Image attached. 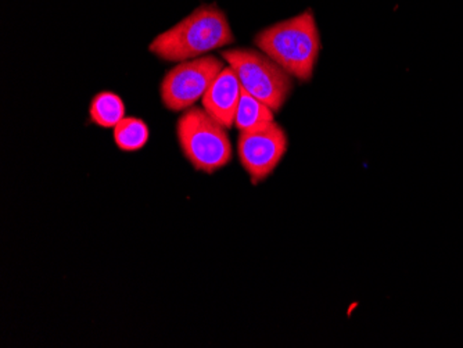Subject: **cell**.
I'll use <instances>...</instances> for the list:
<instances>
[{
	"label": "cell",
	"instance_id": "6da1fadb",
	"mask_svg": "<svg viewBox=\"0 0 463 348\" xmlns=\"http://www.w3.org/2000/svg\"><path fill=\"white\" fill-rule=\"evenodd\" d=\"M235 42V35L223 10L203 5L191 14L153 39L149 51L171 63L207 56L210 52Z\"/></svg>",
	"mask_w": 463,
	"mask_h": 348
},
{
	"label": "cell",
	"instance_id": "7a4b0ae2",
	"mask_svg": "<svg viewBox=\"0 0 463 348\" xmlns=\"http://www.w3.org/2000/svg\"><path fill=\"white\" fill-rule=\"evenodd\" d=\"M254 43L291 78L308 82L314 77L322 42L312 10L264 28L257 33Z\"/></svg>",
	"mask_w": 463,
	"mask_h": 348
},
{
	"label": "cell",
	"instance_id": "3957f363",
	"mask_svg": "<svg viewBox=\"0 0 463 348\" xmlns=\"http://www.w3.org/2000/svg\"><path fill=\"white\" fill-rule=\"evenodd\" d=\"M176 137L186 160L202 173L222 170L233 155L225 127L204 108H191L182 113L176 122Z\"/></svg>",
	"mask_w": 463,
	"mask_h": 348
},
{
	"label": "cell",
	"instance_id": "277c9868",
	"mask_svg": "<svg viewBox=\"0 0 463 348\" xmlns=\"http://www.w3.org/2000/svg\"><path fill=\"white\" fill-rule=\"evenodd\" d=\"M235 70L241 88L279 113L293 92L290 75L262 52L252 49H228L221 53Z\"/></svg>",
	"mask_w": 463,
	"mask_h": 348
},
{
	"label": "cell",
	"instance_id": "5b68a950",
	"mask_svg": "<svg viewBox=\"0 0 463 348\" xmlns=\"http://www.w3.org/2000/svg\"><path fill=\"white\" fill-rule=\"evenodd\" d=\"M225 67L222 60L213 54L182 61L166 72L161 80L160 95L164 108L174 113L194 108L196 101L204 98L208 88Z\"/></svg>",
	"mask_w": 463,
	"mask_h": 348
},
{
	"label": "cell",
	"instance_id": "8992f818",
	"mask_svg": "<svg viewBox=\"0 0 463 348\" xmlns=\"http://www.w3.org/2000/svg\"><path fill=\"white\" fill-rule=\"evenodd\" d=\"M288 135L277 121L257 131L241 134L238 139L239 160L254 185L264 182L277 170L288 152Z\"/></svg>",
	"mask_w": 463,
	"mask_h": 348
},
{
	"label": "cell",
	"instance_id": "52a82bcc",
	"mask_svg": "<svg viewBox=\"0 0 463 348\" xmlns=\"http://www.w3.org/2000/svg\"><path fill=\"white\" fill-rule=\"evenodd\" d=\"M241 93L243 88L235 70L231 66L225 67L202 99L203 108L226 129L232 128L235 127L236 111Z\"/></svg>",
	"mask_w": 463,
	"mask_h": 348
},
{
	"label": "cell",
	"instance_id": "ba28073f",
	"mask_svg": "<svg viewBox=\"0 0 463 348\" xmlns=\"http://www.w3.org/2000/svg\"><path fill=\"white\" fill-rule=\"evenodd\" d=\"M275 122V111L254 96L243 90L238 111H236L235 127L241 134L257 131Z\"/></svg>",
	"mask_w": 463,
	"mask_h": 348
},
{
	"label": "cell",
	"instance_id": "9c48e42d",
	"mask_svg": "<svg viewBox=\"0 0 463 348\" xmlns=\"http://www.w3.org/2000/svg\"><path fill=\"white\" fill-rule=\"evenodd\" d=\"M90 118L101 128H114L125 118V105L117 93L110 90L93 96L90 106Z\"/></svg>",
	"mask_w": 463,
	"mask_h": 348
},
{
	"label": "cell",
	"instance_id": "30bf717a",
	"mask_svg": "<svg viewBox=\"0 0 463 348\" xmlns=\"http://www.w3.org/2000/svg\"><path fill=\"white\" fill-rule=\"evenodd\" d=\"M114 142L122 152H137L149 142V127L143 119L125 117L114 127Z\"/></svg>",
	"mask_w": 463,
	"mask_h": 348
}]
</instances>
